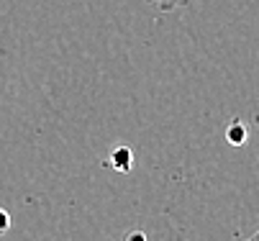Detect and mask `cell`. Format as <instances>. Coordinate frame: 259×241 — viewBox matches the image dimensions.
Returning a JSON list of instances; mask_svg holds the SVG:
<instances>
[{
  "instance_id": "cell-1",
  "label": "cell",
  "mask_w": 259,
  "mask_h": 241,
  "mask_svg": "<svg viewBox=\"0 0 259 241\" xmlns=\"http://www.w3.org/2000/svg\"><path fill=\"white\" fill-rule=\"evenodd\" d=\"M146 3H152V6H157L159 11H169V8H175V6H182L185 0H146Z\"/></svg>"
}]
</instances>
